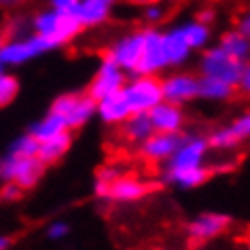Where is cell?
Masks as SVG:
<instances>
[{"mask_svg":"<svg viewBox=\"0 0 250 250\" xmlns=\"http://www.w3.org/2000/svg\"><path fill=\"white\" fill-rule=\"evenodd\" d=\"M164 102L185 106L197 98V77L191 72H172L161 81Z\"/></svg>","mask_w":250,"mask_h":250,"instance_id":"cell-10","label":"cell"},{"mask_svg":"<svg viewBox=\"0 0 250 250\" xmlns=\"http://www.w3.org/2000/svg\"><path fill=\"white\" fill-rule=\"evenodd\" d=\"M23 193L26 191L21 187H17L15 183H2L0 185V202H20Z\"/></svg>","mask_w":250,"mask_h":250,"instance_id":"cell-31","label":"cell"},{"mask_svg":"<svg viewBox=\"0 0 250 250\" xmlns=\"http://www.w3.org/2000/svg\"><path fill=\"white\" fill-rule=\"evenodd\" d=\"M229 127H231V132L235 134V138L240 142L248 140V136H250V115L248 112H244V115L233 119V123H231Z\"/></svg>","mask_w":250,"mask_h":250,"instance_id":"cell-30","label":"cell"},{"mask_svg":"<svg viewBox=\"0 0 250 250\" xmlns=\"http://www.w3.org/2000/svg\"><path fill=\"white\" fill-rule=\"evenodd\" d=\"M68 233H70V225H68L66 221H53L47 227V237H49V240H53V242L64 240Z\"/></svg>","mask_w":250,"mask_h":250,"instance_id":"cell-32","label":"cell"},{"mask_svg":"<svg viewBox=\"0 0 250 250\" xmlns=\"http://www.w3.org/2000/svg\"><path fill=\"white\" fill-rule=\"evenodd\" d=\"M2 41H4V39H2V34H0V42H2Z\"/></svg>","mask_w":250,"mask_h":250,"instance_id":"cell-43","label":"cell"},{"mask_svg":"<svg viewBox=\"0 0 250 250\" xmlns=\"http://www.w3.org/2000/svg\"><path fill=\"white\" fill-rule=\"evenodd\" d=\"M178 30H180V34H183V39H185L187 45H189L191 51H204L206 47H210L212 32H210L208 23L191 20V21L180 23Z\"/></svg>","mask_w":250,"mask_h":250,"instance_id":"cell-22","label":"cell"},{"mask_svg":"<svg viewBox=\"0 0 250 250\" xmlns=\"http://www.w3.org/2000/svg\"><path fill=\"white\" fill-rule=\"evenodd\" d=\"M77 7H79V0H49V9L58 11V13L74 15Z\"/></svg>","mask_w":250,"mask_h":250,"instance_id":"cell-34","label":"cell"},{"mask_svg":"<svg viewBox=\"0 0 250 250\" xmlns=\"http://www.w3.org/2000/svg\"><path fill=\"white\" fill-rule=\"evenodd\" d=\"M244 66H246V62L233 60L218 45L206 47L202 51V58H199V72H202V77L218 79L231 87L237 85V79H240Z\"/></svg>","mask_w":250,"mask_h":250,"instance_id":"cell-5","label":"cell"},{"mask_svg":"<svg viewBox=\"0 0 250 250\" xmlns=\"http://www.w3.org/2000/svg\"><path fill=\"white\" fill-rule=\"evenodd\" d=\"M125 81H127V74H125L110 58L104 55L102 62H100V66H98V70H96V77L91 79L89 87H87V96L98 102V100L110 96V93L121 91Z\"/></svg>","mask_w":250,"mask_h":250,"instance_id":"cell-8","label":"cell"},{"mask_svg":"<svg viewBox=\"0 0 250 250\" xmlns=\"http://www.w3.org/2000/svg\"><path fill=\"white\" fill-rule=\"evenodd\" d=\"M0 72H4V66L2 64H0Z\"/></svg>","mask_w":250,"mask_h":250,"instance_id":"cell-42","label":"cell"},{"mask_svg":"<svg viewBox=\"0 0 250 250\" xmlns=\"http://www.w3.org/2000/svg\"><path fill=\"white\" fill-rule=\"evenodd\" d=\"M30 30H32V34L45 41L51 49H58L77 39L83 28H81V23L74 15L58 13L53 9H42L30 20Z\"/></svg>","mask_w":250,"mask_h":250,"instance_id":"cell-1","label":"cell"},{"mask_svg":"<svg viewBox=\"0 0 250 250\" xmlns=\"http://www.w3.org/2000/svg\"><path fill=\"white\" fill-rule=\"evenodd\" d=\"M129 4H136V7H146L151 2H157V0H127Z\"/></svg>","mask_w":250,"mask_h":250,"instance_id":"cell-41","label":"cell"},{"mask_svg":"<svg viewBox=\"0 0 250 250\" xmlns=\"http://www.w3.org/2000/svg\"><path fill=\"white\" fill-rule=\"evenodd\" d=\"M123 127V136L127 142L132 145H142L148 136H153V125H151V119H148L146 112H132L125 121L121 123Z\"/></svg>","mask_w":250,"mask_h":250,"instance_id":"cell-21","label":"cell"},{"mask_svg":"<svg viewBox=\"0 0 250 250\" xmlns=\"http://www.w3.org/2000/svg\"><path fill=\"white\" fill-rule=\"evenodd\" d=\"M20 93V79L11 72H0V108L15 102Z\"/></svg>","mask_w":250,"mask_h":250,"instance_id":"cell-27","label":"cell"},{"mask_svg":"<svg viewBox=\"0 0 250 250\" xmlns=\"http://www.w3.org/2000/svg\"><path fill=\"white\" fill-rule=\"evenodd\" d=\"M66 129H68V127H66V121H64V119L49 110L42 119H39L36 123H32V127H30L28 134H32L39 142H45V140H49V138H53V136H60L62 132H66Z\"/></svg>","mask_w":250,"mask_h":250,"instance_id":"cell-24","label":"cell"},{"mask_svg":"<svg viewBox=\"0 0 250 250\" xmlns=\"http://www.w3.org/2000/svg\"><path fill=\"white\" fill-rule=\"evenodd\" d=\"M117 0H79L74 17L81 28H98L110 20Z\"/></svg>","mask_w":250,"mask_h":250,"instance_id":"cell-15","label":"cell"},{"mask_svg":"<svg viewBox=\"0 0 250 250\" xmlns=\"http://www.w3.org/2000/svg\"><path fill=\"white\" fill-rule=\"evenodd\" d=\"M4 32H7L9 39H21V36L32 34V30H30L28 20H23V17H13V20L4 26Z\"/></svg>","mask_w":250,"mask_h":250,"instance_id":"cell-29","label":"cell"},{"mask_svg":"<svg viewBox=\"0 0 250 250\" xmlns=\"http://www.w3.org/2000/svg\"><path fill=\"white\" fill-rule=\"evenodd\" d=\"M208 148H216V151H231V148H235L240 145V140L235 138V134L231 132V127H218L214 129L208 138Z\"/></svg>","mask_w":250,"mask_h":250,"instance_id":"cell-26","label":"cell"},{"mask_svg":"<svg viewBox=\"0 0 250 250\" xmlns=\"http://www.w3.org/2000/svg\"><path fill=\"white\" fill-rule=\"evenodd\" d=\"M146 115L151 119L153 132H157V134H183V127L187 123L183 106L164 102V100L157 106H153Z\"/></svg>","mask_w":250,"mask_h":250,"instance_id":"cell-12","label":"cell"},{"mask_svg":"<svg viewBox=\"0 0 250 250\" xmlns=\"http://www.w3.org/2000/svg\"><path fill=\"white\" fill-rule=\"evenodd\" d=\"M96 115L100 117V121L106 125H121L125 119L132 115V110H129L127 102H125L123 93L117 91V93H110V96L98 100Z\"/></svg>","mask_w":250,"mask_h":250,"instance_id":"cell-18","label":"cell"},{"mask_svg":"<svg viewBox=\"0 0 250 250\" xmlns=\"http://www.w3.org/2000/svg\"><path fill=\"white\" fill-rule=\"evenodd\" d=\"M164 17H166V9L159 2H151L145 7V20L148 23H159Z\"/></svg>","mask_w":250,"mask_h":250,"instance_id":"cell-33","label":"cell"},{"mask_svg":"<svg viewBox=\"0 0 250 250\" xmlns=\"http://www.w3.org/2000/svg\"><path fill=\"white\" fill-rule=\"evenodd\" d=\"M214 20V13H212L210 9H204V11H199V15H197V21H202V23H208L210 26V21Z\"/></svg>","mask_w":250,"mask_h":250,"instance_id":"cell-38","label":"cell"},{"mask_svg":"<svg viewBox=\"0 0 250 250\" xmlns=\"http://www.w3.org/2000/svg\"><path fill=\"white\" fill-rule=\"evenodd\" d=\"M166 68H167V62L164 55V47H161V30L157 28L142 30V53L134 74L157 77Z\"/></svg>","mask_w":250,"mask_h":250,"instance_id":"cell-7","label":"cell"},{"mask_svg":"<svg viewBox=\"0 0 250 250\" xmlns=\"http://www.w3.org/2000/svg\"><path fill=\"white\" fill-rule=\"evenodd\" d=\"M229 225L231 218L223 212H204V214H199L187 225V233L195 242H208L225 233Z\"/></svg>","mask_w":250,"mask_h":250,"instance_id":"cell-13","label":"cell"},{"mask_svg":"<svg viewBox=\"0 0 250 250\" xmlns=\"http://www.w3.org/2000/svg\"><path fill=\"white\" fill-rule=\"evenodd\" d=\"M153 185L145 183V180L136 178V176H119L117 180H112L108 187V199H115V202H140L142 197H146V193L151 191Z\"/></svg>","mask_w":250,"mask_h":250,"instance_id":"cell-16","label":"cell"},{"mask_svg":"<svg viewBox=\"0 0 250 250\" xmlns=\"http://www.w3.org/2000/svg\"><path fill=\"white\" fill-rule=\"evenodd\" d=\"M208 155V140L204 136H183L178 148L167 159V167L180 170V167H197L204 166V159Z\"/></svg>","mask_w":250,"mask_h":250,"instance_id":"cell-11","label":"cell"},{"mask_svg":"<svg viewBox=\"0 0 250 250\" xmlns=\"http://www.w3.org/2000/svg\"><path fill=\"white\" fill-rule=\"evenodd\" d=\"M49 51H53V49L36 34H28L21 39H7L0 42V64L4 68L21 66Z\"/></svg>","mask_w":250,"mask_h":250,"instance_id":"cell-6","label":"cell"},{"mask_svg":"<svg viewBox=\"0 0 250 250\" xmlns=\"http://www.w3.org/2000/svg\"><path fill=\"white\" fill-rule=\"evenodd\" d=\"M180 140H183V134H157L140 145V155L151 164H161V161H167L174 155V151L178 148Z\"/></svg>","mask_w":250,"mask_h":250,"instance_id":"cell-14","label":"cell"},{"mask_svg":"<svg viewBox=\"0 0 250 250\" xmlns=\"http://www.w3.org/2000/svg\"><path fill=\"white\" fill-rule=\"evenodd\" d=\"M140 53H142V30H134V32L123 34L121 39L112 42L106 58H110L125 74H134Z\"/></svg>","mask_w":250,"mask_h":250,"instance_id":"cell-9","label":"cell"},{"mask_svg":"<svg viewBox=\"0 0 250 250\" xmlns=\"http://www.w3.org/2000/svg\"><path fill=\"white\" fill-rule=\"evenodd\" d=\"M210 176V170L206 166H197V167H166V180L172 185L180 187V189H195L202 187Z\"/></svg>","mask_w":250,"mask_h":250,"instance_id":"cell-20","label":"cell"},{"mask_svg":"<svg viewBox=\"0 0 250 250\" xmlns=\"http://www.w3.org/2000/svg\"><path fill=\"white\" fill-rule=\"evenodd\" d=\"M121 93L132 112H148L164 100L161 81L157 77H146V74H134V79L125 81Z\"/></svg>","mask_w":250,"mask_h":250,"instance_id":"cell-4","label":"cell"},{"mask_svg":"<svg viewBox=\"0 0 250 250\" xmlns=\"http://www.w3.org/2000/svg\"><path fill=\"white\" fill-rule=\"evenodd\" d=\"M13 246V237L11 235H0V250H9Z\"/></svg>","mask_w":250,"mask_h":250,"instance_id":"cell-40","label":"cell"},{"mask_svg":"<svg viewBox=\"0 0 250 250\" xmlns=\"http://www.w3.org/2000/svg\"><path fill=\"white\" fill-rule=\"evenodd\" d=\"M49 110L64 119L66 127L72 132V129L87 125L96 117V100H91L87 93H62L53 100Z\"/></svg>","mask_w":250,"mask_h":250,"instance_id":"cell-3","label":"cell"},{"mask_svg":"<svg viewBox=\"0 0 250 250\" xmlns=\"http://www.w3.org/2000/svg\"><path fill=\"white\" fill-rule=\"evenodd\" d=\"M235 89H240V91H244V93L250 91V68H248V64L242 68V74H240V79H237Z\"/></svg>","mask_w":250,"mask_h":250,"instance_id":"cell-36","label":"cell"},{"mask_svg":"<svg viewBox=\"0 0 250 250\" xmlns=\"http://www.w3.org/2000/svg\"><path fill=\"white\" fill-rule=\"evenodd\" d=\"M119 176H121V172H119L115 166H102L98 170L96 180H98V183H104V185H110L112 180H117Z\"/></svg>","mask_w":250,"mask_h":250,"instance_id":"cell-35","label":"cell"},{"mask_svg":"<svg viewBox=\"0 0 250 250\" xmlns=\"http://www.w3.org/2000/svg\"><path fill=\"white\" fill-rule=\"evenodd\" d=\"M70 146H72V132L66 129V132H62L60 136H53V138L41 142L36 157H39V161L45 167L53 166V164H58L60 159L66 157V153L70 151Z\"/></svg>","mask_w":250,"mask_h":250,"instance_id":"cell-19","label":"cell"},{"mask_svg":"<svg viewBox=\"0 0 250 250\" xmlns=\"http://www.w3.org/2000/svg\"><path fill=\"white\" fill-rule=\"evenodd\" d=\"M161 47H164L167 68L170 66H174V68L185 66L187 62L191 60V55H193L189 45H187L185 39H183V34H180L178 26L166 30V32H161Z\"/></svg>","mask_w":250,"mask_h":250,"instance_id":"cell-17","label":"cell"},{"mask_svg":"<svg viewBox=\"0 0 250 250\" xmlns=\"http://www.w3.org/2000/svg\"><path fill=\"white\" fill-rule=\"evenodd\" d=\"M218 47H221L227 55H231L233 60H237V62H246L248 55H250V39L248 36H242L240 32H235V30L225 32L221 36Z\"/></svg>","mask_w":250,"mask_h":250,"instance_id":"cell-25","label":"cell"},{"mask_svg":"<svg viewBox=\"0 0 250 250\" xmlns=\"http://www.w3.org/2000/svg\"><path fill=\"white\" fill-rule=\"evenodd\" d=\"M235 32H240L242 36H248V39H250V15L248 13H244V15L237 17Z\"/></svg>","mask_w":250,"mask_h":250,"instance_id":"cell-37","label":"cell"},{"mask_svg":"<svg viewBox=\"0 0 250 250\" xmlns=\"http://www.w3.org/2000/svg\"><path fill=\"white\" fill-rule=\"evenodd\" d=\"M235 87L212 77H197V98L210 100V102H227L233 98Z\"/></svg>","mask_w":250,"mask_h":250,"instance_id":"cell-23","label":"cell"},{"mask_svg":"<svg viewBox=\"0 0 250 250\" xmlns=\"http://www.w3.org/2000/svg\"><path fill=\"white\" fill-rule=\"evenodd\" d=\"M39 145L41 142L34 138L32 134H23L20 138H15L9 146V153L15 155V157H36L39 153Z\"/></svg>","mask_w":250,"mask_h":250,"instance_id":"cell-28","label":"cell"},{"mask_svg":"<svg viewBox=\"0 0 250 250\" xmlns=\"http://www.w3.org/2000/svg\"><path fill=\"white\" fill-rule=\"evenodd\" d=\"M23 2H26V0H0V9H17V7H21Z\"/></svg>","mask_w":250,"mask_h":250,"instance_id":"cell-39","label":"cell"},{"mask_svg":"<svg viewBox=\"0 0 250 250\" xmlns=\"http://www.w3.org/2000/svg\"><path fill=\"white\" fill-rule=\"evenodd\" d=\"M45 166L39 161V157H15L7 153L0 159V183H15L23 191L34 189L41 183Z\"/></svg>","mask_w":250,"mask_h":250,"instance_id":"cell-2","label":"cell"}]
</instances>
